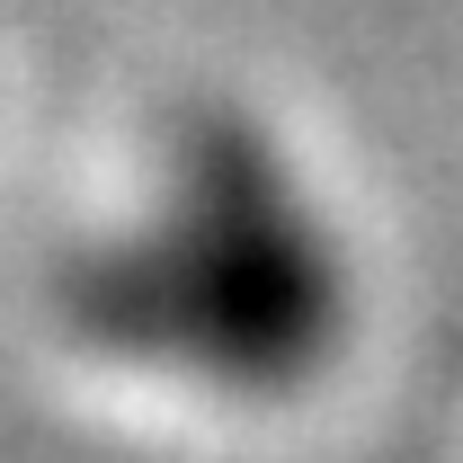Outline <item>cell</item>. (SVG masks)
I'll return each instance as SVG.
<instances>
[{"instance_id":"1","label":"cell","mask_w":463,"mask_h":463,"mask_svg":"<svg viewBox=\"0 0 463 463\" xmlns=\"http://www.w3.org/2000/svg\"><path fill=\"white\" fill-rule=\"evenodd\" d=\"M62 321L108 365L214 402H286L347 339L356 277L294 152L232 108L187 116L152 187L62 259Z\"/></svg>"}]
</instances>
